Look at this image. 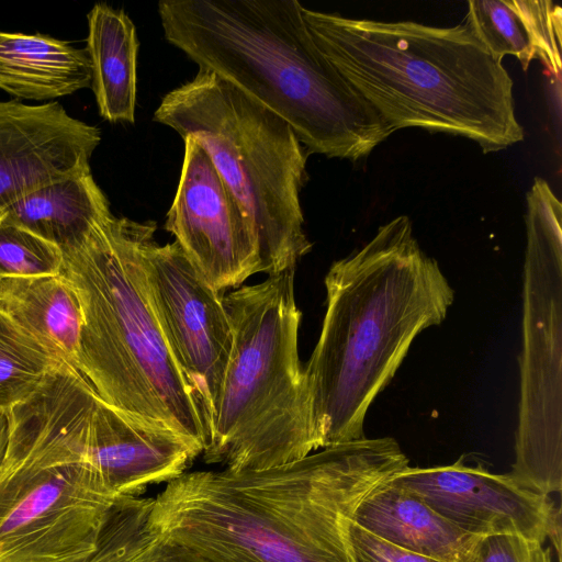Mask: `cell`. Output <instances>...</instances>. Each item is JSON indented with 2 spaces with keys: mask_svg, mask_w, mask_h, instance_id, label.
I'll list each match as a JSON object with an SVG mask.
<instances>
[{
  "mask_svg": "<svg viewBox=\"0 0 562 562\" xmlns=\"http://www.w3.org/2000/svg\"><path fill=\"white\" fill-rule=\"evenodd\" d=\"M407 467L395 439L364 437L268 469L184 472L146 528L171 562H356L348 522Z\"/></svg>",
  "mask_w": 562,
  "mask_h": 562,
  "instance_id": "1",
  "label": "cell"
},
{
  "mask_svg": "<svg viewBox=\"0 0 562 562\" xmlns=\"http://www.w3.org/2000/svg\"><path fill=\"white\" fill-rule=\"evenodd\" d=\"M324 282L326 312L304 366L322 448L364 438L370 405L415 337L439 325L454 300L406 215L381 225L361 249L333 262Z\"/></svg>",
  "mask_w": 562,
  "mask_h": 562,
  "instance_id": "2",
  "label": "cell"
},
{
  "mask_svg": "<svg viewBox=\"0 0 562 562\" xmlns=\"http://www.w3.org/2000/svg\"><path fill=\"white\" fill-rule=\"evenodd\" d=\"M296 0H161L165 38L282 120L308 154L360 160L395 131L316 45Z\"/></svg>",
  "mask_w": 562,
  "mask_h": 562,
  "instance_id": "3",
  "label": "cell"
},
{
  "mask_svg": "<svg viewBox=\"0 0 562 562\" xmlns=\"http://www.w3.org/2000/svg\"><path fill=\"white\" fill-rule=\"evenodd\" d=\"M302 13L324 56L395 132L462 136L484 153L522 140L513 80L465 21L434 26Z\"/></svg>",
  "mask_w": 562,
  "mask_h": 562,
  "instance_id": "4",
  "label": "cell"
},
{
  "mask_svg": "<svg viewBox=\"0 0 562 562\" xmlns=\"http://www.w3.org/2000/svg\"><path fill=\"white\" fill-rule=\"evenodd\" d=\"M155 232V222L112 215L61 250L60 274L82 314L77 372L110 406L170 429L203 452L206 422L166 340L148 286L145 254Z\"/></svg>",
  "mask_w": 562,
  "mask_h": 562,
  "instance_id": "5",
  "label": "cell"
},
{
  "mask_svg": "<svg viewBox=\"0 0 562 562\" xmlns=\"http://www.w3.org/2000/svg\"><path fill=\"white\" fill-rule=\"evenodd\" d=\"M98 394L60 366L7 414L0 464V562H86L117 499L87 457Z\"/></svg>",
  "mask_w": 562,
  "mask_h": 562,
  "instance_id": "6",
  "label": "cell"
},
{
  "mask_svg": "<svg viewBox=\"0 0 562 562\" xmlns=\"http://www.w3.org/2000/svg\"><path fill=\"white\" fill-rule=\"evenodd\" d=\"M294 273L268 276L224 295L234 341L201 454L207 464L261 470L322 448L299 357Z\"/></svg>",
  "mask_w": 562,
  "mask_h": 562,
  "instance_id": "7",
  "label": "cell"
},
{
  "mask_svg": "<svg viewBox=\"0 0 562 562\" xmlns=\"http://www.w3.org/2000/svg\"><path fill=\"white\" fill-rule=\"evenodd\" d=\"M154 121L204 146L255 228L259 273L295 269L312 249L300 201L310 154L291 126L206 69L168 92Z\"/></svg>",
  "mask_w": 562,
  "mask_h": 562,
  "instance_id": "8",
  "label": "cell"
},
{
  "mask_svg": "<svg viewBox=\"0 0 562 562\" xmlns=\"http://www.w3.org/2000/svg\"><path fill=\"white\" fill-rule=\"evenodd\" d=\"M516 459L521 487L562 490V205L542 178L527 193Z\"/></svg>",
  "mask_w": 562,
  "mask_h": 562,
  "instance_id": "9",
  "label": "cell"
},
{
  "mask_svg": "<svg viewBox=\"0 0 562 562\" xmlns=\"http://www.w3.org/2000/svg\"><path fill=\"white\" fill-rule=\"evenodd\" d=\"M145 269L164 335L195 393L210 439L234 341L224 294L204 281L177 241L159 245L154 239L146 249Z\"/></svg>",
  "mask_w": 562,
  "mask_h": 562,
  "instance_id": "10",
  "label": "cell"
},
{
  "mask_svg": "<svg viewBox=\"0 0 562 562\" xmlns=\"http://www.w3.org/2000/svg\"><path fill=\"white\" fill-rule=\"evenodd\" d=\"M177 192L165 229L175 236L204 281L218 292L259 273L255 228L204 146L187 136Z\"/></svg>",
  "mask_w": 562,
  "mask_h": 562,
  "instance_id": "11",
  "label": "cell"
},
{
  "mask_svg": "<svg viewBox=\"0 0 562 562\" xmlns=\"http://www.w3.org/2000/svg\"><path fill=\"white\" fill-rule=\"evenodd\" d=\"M393 481L477 537L514 535L542 543L557 509L549 495L521 487L509 474L467 465L462 458L449 465L407 467Z\"/></svg>",
  "mask_w": 562,
  "mask_h": 562,
  "instance_id": "12",
  "label": "cell"
},
{
  "mask_svg": "<svg viewBox=\"0 0 562 562\" xmlns=\"http://www.w3.org/2000/svg\"><path fill=\"white\" fill-rule=\"evenodd\" d=\"M100 130L58 102L0 101V214L29 192L90 169Z\"/></svg>",
  "mask_w": 562,
  "mask_h": 562,
  "instance_id": "13",
  "label": "cell"
},
{
  "mask_svg": "<svg viewBox=\"0 0 562 562\" xmlns=\"http://www.w3.org/2000/svg\"><path fill=\"white\" fill-rule=\"evenodd\" d=\"M86 450L90 464L116 498L140 496L150 485L177 479L202 453L179 434L121 412L99 396Z\"/></svg>",
  "mask_w": 562,
  "mask_h": 562,
  "instance_id": "14",
  "label": "cell"
},
{
  "mask_svg": "<svg viewBox=\"0 0 562 562\" xmlns=\"http://www.w3.org/2000/svg\"><path fill=\"white\" fill-rule=\"evenodd\" d=\"M352 520L391 543L441 562H463L480 538L453 525L393 477L360 504Z\"/></svg>",
  "mask_w": 562,
  "mask_h": 562,
  "instance_id": "15",
  "label": "cell"
},
{
  "mask_svg": "<svg viewBox=\"0 0 562 562\" xmlns=\"http://www.w3.org/2000/svg\"><path fill=\"white\" fill-rule=\"evenodd\" d=\"M468 8L464 21L496 59L514 56L525 71L539 60L560 79V5L550 0H471Z\"/></svg>",
  "mask_w": 562,
  "mask_h": 562,
  "instance_id": "16",
  "label": "cell"
},
{
  "mask_svg": "<svg viewBox=\"0 0 562 562\" xmlns=\"http://www.w3.org/2000/svg\"><path fill=\"white\" fill-rule=\"evenodd\" d=\"M86 49L44 34L0 32V89L26 100H49L91 86Z\"/></svg>",
  "mask_w": 562,
  "mask_h": 562,
  "instance_id": "17",
  "label": "cell"
},
{
  "mask_svg": "<svg viewBox=\"0 0 562 562\" xmlns=\"http://www.w3.org/2000/svg\"><path fill=\"white\" fill-rule=\"evenodd\" d=\"M0 312L54 359L77 371L81 307L60 273L0 280Z\"/></svg>",
  "mask_w": 562,
  "mask_h": 562,
  "instance_id": "18",
  "label": "cell"
},
{
  "mask_svg": "<svg viewBox=\"0 0 562 562\" xmlns=\"http://www.w3.org/2000/svg\"><path fill=\"white\" fill-rule=\"evenodd\" d=\"M0 215L63 250L83 240L113 214L87 169L29 192Z\"/></svg>",
  "mask_w": 562,
  "mask_h": 562,
  "instance_id": "19",
  "label": "cell"
},
{
  "mask_svg": "<svg viewBox=\"0 0 562 562\" xmlns=\"http://www.w3.org/2000/svg\"><path fill=\"white\" fill-rule=\"evenodd\" d=\"M138 46L135 25L123 10L93 5L85 49L99 112L109 122H135Z\"/></svg>",
  "mask_w": 562,
  "mask_h": 562,
  "instance_id": "20",
  "label": "cell"
},
{
  "mask_svg": "<svg viewBox=\"0 0 562 562\" xmlns=\"http://www.w3.org/2000/svg\"><path fill=\"white\" fill-rule=\"evenodd\" d=\"M61 364L0 312V414L36 394Z\"/></svg>",
  "mask_w": 562,
  "mask_h": 562,
  "instance_id": "21",
  "label": "cell"
},
{
  "mask_svg": "<svg viewBox=\"0 0 562 562\" xmlns=\"http://www.w3.org/2000/svg\"><path fill=\"white\" fill-rule=\"evenodd\" d=\"M63 251L0 215V280L58 276Z\"/></svg>",
  "mask_w": 562,
  "mask_h": 562,
  "instance_id": "22",
  "label": "cell"
},
{
  "mask_svg": "<svg viewBox=\"0 0 562 562\" xmlns=\"http://www.w3.org/2000/svg\"><path fill=\"white\" fill-rule=\"evenodd\" d=\"M151 498L125 496L115 501L95 552L86 562H139L138 538Z\"/></svg>",
  "mask_w": 562,
  "mask_h": 562,
  "instance_id": "23",
  "label": "cell"
},
{
  "mask_svg": "<svg viewBox=\"0 0 562 562\" xmlns=\"http://www.w3.org/2000/svg\"><path fill=\"white\" fill-rule=\"evenodd\" d=\"M463 562H551L541 542L514 535L480 537Z\"/></svg>",
  "mask_w": 562,
  "mask_h": 562,
  "instance_id": "24",
  "label": "cell"
},
{
  "mask_svg": "<svg viewBox=\"0 0 562 562\" xmlns=\"http://www.w3.org/2000/svg\"><path fill=\"white\" fill-rule=\"evenodd\" d=\"M348 538L356 562H441L391 543L352 519L348 522Z\"/></svg>",
  "mask_w": 562,
  "mask_h": 562,
  "instance_id": "25",
  "label": "cell"
},
{
  "mask_svg": "<svg viewBox=\"0 0 562 562\" xmlns=\"http://www.w3.org/2000/svg\"><path fill=\"white\" fill-rule=\"evenodd\" d=\"M548 537L551 539L555 547L557 554L561 557V508L558 506L553 513L552 520L549 527Z\"/></svg>",
  "mask_w": 562,
  "mask_h": 562,
  "instance_id": "26",
  "label": "cell"
},
{
  "mask_svg": "<svg viewBox=\"0 0 562 562\" xmlns=\"http://www.w3.org/2000/svg\"><path fill=\"white\" fill-rule=\"evenodd\" d=\"M8 441V417L0 414V464L2 462Z\"/></svg>",
  "mask_w": 562,
  "mask_h": 562,
  "instance_id": "27",
  "label": "cell"
}]
</instances>
